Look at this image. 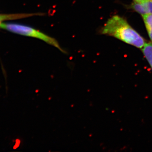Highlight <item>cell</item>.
I'll return each instance as SVG.
<instances>
[{"mask_svg": "<svg viewBox=\"0 0 152 152\" xmlns=\"http://www.w3.org/2000/svg\"><path fill=\"white\" fill-rule=\"evenodd\" d=\"M132 8L142 15H152V0H146L142 2L134 1L132 4Z\"/></svg>", "mask_w": 152, "mask_h": 152, "instance_id": "3957f363", "label": "cell"}, {"mask_svg": "<svg viewBox=\"0 0 152 152\" xmlns=\"http://www.w3.org/2000/svg\"><path fill=\"white\" fill-rule=\"evenodd\" d=\"M142 49L144 56L152 69V43H146Z\"/></svg>", "mask_w": 152, "mask_h": 152, "instance_id": "277c9868", "label": "cell"}, {"mask_svg": "<svg viewBox=\"0 0 152 152\" xmlns=\"http://www.w3.org/2000/svg\"><path fill=\"white\" fill-rule=\"evenodd\" d=\"M146 0H134V1L137 2H142L145 1Z\"/></svg>", "mask_w": 152, "mask_h": 152, "instance_id": "52a82bcc", "label": "cell"}, {"mask_svg": "<svg viewBox=\"0 0 152 152\" xmlns=\"http://www.w3.org/2000/svg\"><path fill=\"white\" fill-rule=\"evenodd\" d=\"M0 28L21 35L39 39L57 48L63 53H66L56 39L34 28L25 25L13 23H1L0 25Z\"/></svg>", "mask_w": 152, "mask_h": 152, "instance_id": "7a4b0ae2", "label": "cell"}, {"mask_svg": "<svg viewBox=\"0 0 152 152\" xmlns=\"http://www.w3.org/2000/svg\"><path fill=\"white\" fill-rule=\"evenodd\" d=\"M101 34L117 38L126 43L142 48L146 43L140 35L122 17L114 16L106 23Z\"/></svg>", "mask_w": 152, "mask_h": 152, "instance_id": "6da1fadb", "label": "cell"}, {"mask_svg": "<svg viewBox=\"0 0 152 152\" xmlns=\"http://www.w3.org/2000/svg\"><path fill=\"white\" fill-rule=\"evenodd\" d=\"M142 16L143 17L148 35L152 42V15L147 14L142 15Z\"/></svg>", "mask_w": 152, "mask_h": 152, "instance_id": "5b68a950", "label": "cell"}, {"mask_svg": "<svg viewBox=\"0 0 152 152\" xmlns=\"http://www.w3.org/2000/svg\"><path fill=\"white\" fill-rule=\"evenodd\" d=\"M13 18L12 15H0V25L1 22L6 20H12Z\"/></svg>", "mask_w": 152, "mask_h": 152, "instance_id": "8992f818", "label": "cell"}]
</instances>
